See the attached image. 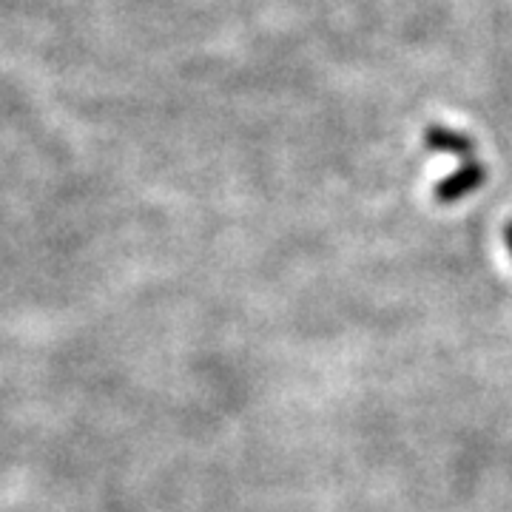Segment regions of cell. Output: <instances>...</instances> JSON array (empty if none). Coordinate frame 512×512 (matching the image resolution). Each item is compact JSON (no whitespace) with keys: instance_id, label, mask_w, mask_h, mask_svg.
Listing matches in <instances>:
<instances>
[{"instance_id":"obj_1","label":"cell","mask_w":512,"mask_h":512,"mask_svg":"<svg viewBox=\"0 0 512 512\" xmlns=\"http://www.w3.org/2000/svg\"><path fill=\"white\" fill-rule=\"evenodd\" d=\"M484 177H487L484 165L476 163V160H464V165L458 171L447 174L444 180L436 183L433 197H436L439 205H456V202L467 200L470 194H476L478 188L484 185Z\"/></svg>"},{"instance_id":"obj_2","label":"cell","mask_w":512,"mask_h":512,"mask_svg":"<svg viewBox=\"0 0 512 512\" xmlns=\"http://www.w3.org/2000/svg\"><path fill=\"white\" fill-rule=\"evenodd\" d=\"M424 146L430 151H439V154H456V157H470L473 160V151L476 143L470 134H461L453 128L444 126H430L424 131Z\"/></svg>"},{"instance_id":"obj_3","label":"cell","mask_w":512,"mask_h":512,"mask_svg":"<svg viewBox=\"0 0 512 512\" xmlns=\"http://www.w3.org/2000/svg\"><path fill=\"white\" fill-rule=\"evenodd\" d=\"M504 242H507V251H510L512 256V220L504 225Z\"/></svg>"}]
</instances>
